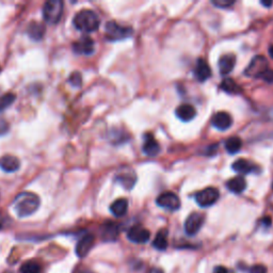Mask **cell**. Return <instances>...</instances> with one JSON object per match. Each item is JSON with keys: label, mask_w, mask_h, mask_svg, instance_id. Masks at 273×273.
Masks as SVG:
<instances>
[{"label": "cell", "mask_w": 273, "mask_h": 273, "mask_svg": "<svg viewBox=\"0 0 273 273\" xmlns=\"http://www.w3.org/2000/svg\"><path fill=\"white\" fill-rule=\"evenodd\" d=\"M73 24L75 28L82 32H94L99 28L100 20L98 15L92 10H81L75 15Z\"/></svg>", "instance_id": "obj_2"}, {"label": "cell", "mask_w": 273, "mask_h": 273, "mask_svg": "<svg viewBox=\"0 0 273 273\" xmlns=\"http://www.w3.org/2000/svg\"><path fill=\"white\" fill-rule=\"evenodd\" d=\"M212 124L219 130H226L233 125V119L230 113L220 111L215 113L212 119Z\"/></svg>", "instance_id": "obj_13"}, {"label": "cell", "mask_w": 273, "mask_h": 273, "mask_svg": "<svg viewBox=\"0 0 273 273\" xmlns=\"http://www.w3.org/2000/svg\"><path fill=\"white\" fill-rule=\"evenodd\" d=\"M260 224L265 225L266 227H269L271 225V218L270 217H265L260 220Z\"/></svg>", "instance_id": "obj_33"}, {"label": "cell", "mask_w": 273, "mask_h": 273, "mask_svg": "<svg viewBox=\"0 0 273 273\" xmlns=\"http://www.w3.org/2000/svg\"><path fill=\"white\" fill-rule=\"evenodd\" d=\"M128 211V202L126 199H118L110 206V212L114 217H123Z\"/></svg>", "instance_id": "obj_22"}, {"label": "cell", "mask_w": 273, "mask_h": 273, "mask_svg": "<svg viewBox=\"0 0 273 273\" xmlns=\"http://www.w3.org/2000/svg\"><path fill=\"white\" fill-rule=\"evenodd\" d=\"M2 226H3V218H2L1 213H0V230H1Z\"/></svg>", "instance_id": "obj_37"}, {"label": "cell", "mask_w": 273, "mask_h": 273, "mask_svg": "<svg viewBox=\"0 0 273 273\" xmlns=\"http://www.w3.org/2000/svg\"><path fill=\"white\" fill-rule=\"evenodd\" d=\"M243 148V141L238 137H231L225 142V150L230 154H236Z\"/></svg>", "instance_id": "obj_24"}, {"label": "cell", "mask_w": 273, "mask_h": 273, "mask_svg": "<svg viewBox=\"0 0 273 273\" xmlns=\"http://www.w3.org/2000/svg\"><path fill=\"white\" fill-rule=\"evenodd\" d=\"M226 187L231 192L240 194L245 190L246 182L243 176H236V177H233V179H231L226 182Z\"/></svg>", "instance_id": "obj_21"}, {"label": "cell", "mask_w": 273, "mask_h": 273, "mask_svg": "<svg viewBox=\"0 0 273 273\" xmlns=\"http://www.w3.org/2000/svg\"><path fill=\"white\" fill-rule=\"evenodd\" d=\"M15 99H16V96L12 93H7L4 94L3 96L0 97V112L4 111L8 107H10L14 103Z\"/></svg>", "instance_id": "obj_28"}, {"label": "cell", "mask_w": 273, "mask_h": 273, "mask_svg": "<svg viewBox=\"0 0 273 273\" xmlns=\"http://www.w3.org/2000/svg\"><path fill=\"white\" fill-rule=\"evenodd\" d=\"M232 168L235 172H237L239 174H251V173L259 172V167L246 159L236 160L233 163Z\"/></svg>", "instance_id": "obj_14"}, {"label": "cell", "mask_w": 273, "mask_h": 273, "mask_svg": "<svg viewBox=\"0 0 273 273\" xmlns=\"http://www.w3.org/2000/svg\"><path fill=\"white\" fill-rule=\"evenodd\" d=\"M143 153L150 157H155L160 153V145L152 133H145L142 148Z\"/></svg>", "instance_id": "obj_11"}, {"label": "cell", "mask_w": 273, "mask_h": 273, "mask_svg": "<svg viewBox=\"0 0 273 273\" xmlns=\"http://www.w3.org/2000/svg\"><path fill=\"white\" fill-rule=\"evenodd\" d=\"M250 273H268L264 265H254L250 268Z\"/></svg>", "instance_id": "obj_31"}, {"label": "cell", "mask_w": 273, "mask_h": 273, "mask_svg": "<svg viewBox=\"0 0 273 273\" xmlns=\"http://www.w3.org/2000/svg\"><path fill=\"white\" fill-rule=\"evenodd\" d=\"M272 188H273V185H272Z\"/></svg>", "instance_id": "obj_40"}, {"label": "cell", "mask_w": 273, "mask_h": 273, "mask_svg": "<svg viewBox=\"0 0 273 273\" xmlns=\"http://www.w3.org/2000/svg\"><path fill=\"white\" fill-rule=\"evenodd\" d=\"M21 162L17 157L12 155H4L0 158V168H1L4 172L13 173L20 169Z\"/></svg>", "instance_id": "obj_15"}, {"label": "cell", "mask_w": 273, "mask_h": 273, "mask_svg": "<svg viewBox=\"0 0 273 273\" xmlns=\"http://www.w3.org/2000/svg\"><path fill=\"white\" fill-rule=\"evenodd\" d=\"M22 273H42V266L35 260H29L21 267Z\"/></svg>", "instance_id": "obj_27"}, {"label": "cell", "mask_w": 273, "mask_h": 273, "mask_svg": "<svg viewBox=\"0 0 273 273\" xmlns=\"http://www.w3.org/2000/svg\"><path fill=\"white\" fill-rule=\"evenodd\" d=\"M219 190L213 187H208L195 194V201L201 207L212 206L219 200Z\"/></svg>", "instance_id": "obj_6"}, {"label": "cell", "mask_w": 273, "mask_h": 273, "mask_svg": "<svg viewBox=\"0 0 273 273\" xmlns=\"http://www.w3.org/2000/svg\"><path fill=\"white\" fill-rule=\"evenodd\" d=\"M46 32V27L42 23L32 22L29 24L27 29V34L31 40L41 41Z\"/></svg>", "instance_id": "obj_18"}, {"label": "cell", "mask_w": 273, "mask_h": 273, "mask_svg": "<svg viewBox=\"0 0 273 273\" xmlns=\"http://www.w3.org/2000/svg\"><path fill=\"white\" fill-rule=\"evenodd\" d=\"M116 181L119 182L121 185L126 189H131L136 182V176L133 174H120L116 177Z\"/></svg>", "instance_id": "obj_26"}, {"label": "cell", "mask_w": 273, "mask_h": 273, "mask_svg": "<svg viewBox=\"0 0 273 273\" xmlns=\"http://www.w3.org/2000/svg\"><path fill=\"white\" fill-rule=\"evenodd\" d=\"M194 75L196 79L203 82L211 78L212 76V68L208 65V63L204 59H199L196 66L194 69Z\"/></svg>", "instance_id": "obj_17"}, {"label": "cell", "mask_w": 273, "mask_h": 273, "mask_svg": "<svg viewBox=\"0 0 273 273\" xmlns=\"http://www.w3.org/2000/svg\"><path fill=\"white\" fill-rule=\"evenodd\" d=\"M64 3L61 0H48L43 7V17L48 24L56 25L61 20Z\"/></svg>", "instance_id": "obj_3"}, {"label": "cell", "mask_w": 273, "mask_h": 273, "mask_svg": "<svg viewBox=\"0 0 273 273\" xmlns=\"http://www.w3.org/2000/svg\"><path fill=\"white\" fill-rule=\"evenodd\" d=\"M156 203L158 206H160L164 209H168V211H171V212H175L181 207L180 198L175 193L171 191L161 193L157 198Z\"/></svg>", "instance_id": "obj_7"}, {"label": "cell", "mask_w": 273, "mask_h": 273, "mask_svg": "<svg viewBox=\"0 0 273 273\" xmlns=\"http://www.w3.org/2000/svg\"><path fill=\"white\" fill-rule=\"evenodd\" d=\"M264 79L266 81H269V82L273 81V71H270V69H269V72L264 76Z\"/></svg>", "instance_id": "obj_34"}, {"label": "cell", "mask_w": 273, "mask_h": 273, "mask_svg": "<svg viewBox=\"0 0 273 273\" xmlns=\"http://www.w3.org/2000/svg\"><path fill=\"white\" fill-rule=\"evenodd\" d=\"M41 204L40 198L32 192H22L14 200V209L20 218L33 214Z\"/></svg>", "instance_id": "obj_1"}, {"label": "cell", "mask_w": 273, "mask_h": 273, "mask_svg": "<svg viewBox=\"0 0 273 273\" xmlns=\"http://www.w3.org/2000/svg\"><path fill=\"white\" fill-rule=\"evenodd\" d=\"M175 113H176V117L181 121H183V122H189V121L193 120L196 116L195 108L192 105H189V104H183L177 107Z\"/></svg>", "instance_id": "obj_19"}, {"label": "cell", "mask_w": 273, "mask_h": 273, "mask_svg": "<svg viewBox=\"0 0 273 273\" xmlns=\"http://www.w3.org/2000/svg\"><path fill=\"white\" fill-rule=\"evenodd\" d=\"M150 273H164V271L159 268H153L150 271Z\"/></svg>", "instance_id": "obj_35"}, {"label": "cell", "mask_w": 273, "mask_h": 273, "mask_svg": "<svg viewBox=\"0 0 273 273\" xmlns=\"http://www.w3.org/2000/svg\"><path fill=\"white\" fill-rule=\"evenodd\" d=\"M269 72V63L266 57L256 56L251 60L244 71V75L253 78H264V76Z\"/></svg>", "instance_id": "obj_4"}, {"label": "cell", "mask_w": 273, "mask_h": 273, "mask_svg": "<svg viewBox=\"0 0 273 273\" xmlns=\"http://www.w3.org/2000/svg\"><path fill=\"white\" fill-rule=\"evenodd\" d=\"M269 55H270L271 58L273 59V45L269 47Z\"/></svg>", "instance_id": "obj_38"}, {"label": "cell", "mask_w": 273, "mask_h": 273, "mask_svg": "<svg viewBox=\"0 0 273 273\" xmlns=\"http://www.w3.org/2000/svg\"><path fill=\"white\" fill-rule=\"evenodd\" d=\"M106 35L110 41H121L132 35L133 30L130 27L121 26L117 22H108L106 24Z\"/></svg>", "instance_id": "obj_5"}, {"label": "cell", "mask_w": 273, "mask_h": 273, "mask_svg": "<svg viewBox=\"0 0 273 273\" xmlns=\"http://www.w3.org/2000/svg\"><path fill=\"white\" fill-rule=\"evenodd\" d=\"M80 273H94L93 271H91V270H88V269H86V270H82Z\"/></svg>", "instance_id": "obj_39"}, {"label": "cell", "mask_w": 273, "mask_h": 273, "mask_svg": "<svg viewBox=\"0 0 273 273\" xmlns=\"http://www.w3.org/2000/svg\"><path fill=\"white\" fill-rule=\"evenodd\" d=\"M212 273H234V271H232L231 269L226 268V267L218 266V267H214V269H213Z\"/></svg>", "instance_id": "obj_32"}, {"label": "cell", "mask_w": 273, "mask_h": 273, "mask_svg": "<svg viewBox=\"0 0 273 273\" xmlns=\"http://www.w3.org/2000/svg\"><path fill=\"white\" fill-rule=\"evenodd\" d=\"M153 245L155 249L159 251L167 250L168 247V231L167 230H161L158 232L156 237L153 241Z\"/></svg>", "instance_id": "obj_23"}, {"label": "cell", "mask_w": 273, "mask_h": 273, "mask_svg": "<svg viewBox=\"0 0 273 273\" xmlns=\"http://www.w3.org/2000/svg\"><path fill=\"white\" fill-rule=\"evenodd\" d=\"M212 4L215 7L221 8V9H226L230 8L235 3L234 0H212Z\"/></svg>", "instance_id": "obj_30"}, {"label": "cell", "mask_w": 273, "mask_h": 273, "mask_svg": "<svg viewBox=\"0 0 273 273\" xmlns=\"http://www.w3.org/2000/svg\"><path fill=\"white\" fill-rule=\"evenodd\" d=\"M262 4L265 5V7H267V8H269L272 5V1H262Z\"/></svg>", "instance_id": "obj_36"}, {"label": "cell", "mask_w": 273, "mask_h": 273, "mask_svg": "<svg viewBox=\"0 0 273 273\" xmlns=\"http://www.w3.org/2000/svg\"><path fill=\"white\" fill-rule=\"evenodd\" d=\"M68 82L75 88H79L82 85V76L79 72H74L68 77Z\"/></svg>", "instance_id": "obj_29"}, {"label": "cell", "mask_w": 273, "mask_h": 273, "mask_svg": "<svg viewBox=\"0 0 273 273\" xmlns=\"http://www.w3.org/2000/svg\"><path fill=\"white\" fill-rule=\"evenodd\" d=\"M95 44L92 37L89 35H85L80 37V39L73 44V50L75 54L77 55H84V56H90L94 53Z\"/></svg>", "instance_id": "obj_9"}, {"label": "cell", "mask_w": 273, "mask_h": 273, "mask_svg": "<svg viewBox=\"0 0 273 273\" xmlns=\"http://www.w3.org/2000/svg\"><path fill=\"white\" fill-rule=\"evenodd\" d=\"M220 88H221V90H223L224 92L230 93V94H238L243 91L236 82H235L231 78H225L223 81H222L220 85Z\"/></svg>", "instance_id": "obj_25"}, {"label": "cell", "mask_w": 273, "mask_h": 273, "mask_svg": "<svg viewBox=\"0 0 273 273\" xmlns=\"http://www.w3.org/2000/svg\"><path fill=\"white\" fill-rule=\"evenodd\" d=\"M235 65H236V57L232 54L222 56L219 60V71L221 75L230 74L234 69Z\"/></svg>", "instance_id": "obj_16"}, {"label": "cell", "mask_w": 273, "mask_h": 273, "mask_svg": "<svg viewBox=\"0 0 273 273\" xmlns=\"http://www.w3.org/2000/svg\"><path fill=\"white\" fill-rule=\"evenodd\" d=\"M205 217L200 212H193L189 215L185 222V232L188 236H194L198 234L204 224Z\"/></svg>", "instance_id": "obj_8"}, {"label": "cell", "mask_w": 273, "mask_h": 273, "mask_svg": "<svg viewBox=\"0 0 273 273\" xmlns=\"http://www.w3.org/2000/svg\"><path fill=\"white\" fill-rule=\"evenodd\" d=\"M127 238L133 243H145L150 240L151 233L143 226L136 225L132 226L127 233Z\"/></svg>", "instance_id": "obj_10"}, {"label": "cell", "mask_w": 273, "mask_h": 273, "mask_svg": "<svg viewBox=\"0 0 273 273\" xmlns=\"http://www.w3.org/2000/svg\"><path fill=\"white\" fill-rule=\"evenodd\" d=\"M94 243H95V238L92 234L85 235V236L78 241L77 245H76V254H77V256L78 257L87 256L89 252H90L93 247Z\"/></svg>", "instance_id": "obj_12"}, {"label": "cell", "mask_w": 273, "mask_h": 273, "mask_svg": "<svg viewBox=\"0 0 273 273\" xmlns=\"http://www.w3.org/2000/svg\"><path fill=\"white\" fill-rule=\"evenodd\" d=\"M119 236V226L113 222H107L101 227V238L105 241H114Z\"/></svg>", "instance_id": "obj_20"}]
</instances>
